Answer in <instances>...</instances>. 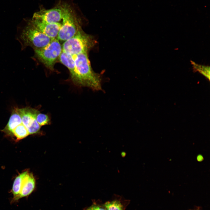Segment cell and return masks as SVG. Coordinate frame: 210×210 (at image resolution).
<instances>
[{"label": "cell", "mask_w": 210, "mask_h": 210, "mask_svg": "<svg viewBox=\"0 0 210 210\" xmlns=\"http://www.w3.org/2000/svg\"><path fill=\"white\" fill-rule=\"evenodd\" d=\"M77 80L76 85L89 88L93 90L102 89V78L100 74L92 70L88 53L74 55Z\"/></svg>", "instance_id": "1"}, {"label": "cell", "mask_w": 210, "mask_h": 210, "mask_svg": "<svg viewBox=\"0 0 210 210\" xmlns=\"http://www.w3.org/2000/svg\"><path fill=\"white\" fill-rule=\"evenodd\" d=\"M96 43L93 36L85 33L81 28L74 36L64 42L62 51L73 55L88 53Z\"/></svg>", "instance_id": "2"}, {"label": "cell", "mask_w": 210, "mask_h": 210, "mask_svg": "<svg viewBox=\"0 0 210 210\" xmlns=\"http://www.w3.org/2000/svg\"><path fill=\"white\" fill-rule=\"evenodd\" d=\"M62 20V23L57 38L59 41L64 42L74 36L81 28L74 12L67 4H65Z\"/></svg>", "instance_id": "3"}, {"label": "cell", "mask_w": 210, "mask_h": 210, "mask_svg": "<svg viewBox=\"0 0 210 210\" xmlns=\"http://www.w3.org/2000/svg\"><path fill=\"white\" fill-rule=\"evenodd\" d=\"M37 58L47 68L54 70V66L62 52V46L57 38H55L45 47L34 49Z\"/></svg>", "instance_id": "4"}, {"label": "cell", "mask_w": 210, "mask_h": 210, "mask_svg": "<svg viewBox=\"0 0 210 210\" xmlns=\"http://www.w3.org/2000/svg\"><path fill=\"white\" fill-rule=\"evenodd\" d=\"M20 38L25 46L32 47L34 49L45 47L54 39L48 37L30 24L22 31Z\"/></svg>", "instance_id": "5"}, {"label": "cell", "mask_w": 210, "mask_h": 210, "mask_svg": "<svg viewBox=\"0 0 210 210\" xmlns=\"http://www.w3.org/2000/svg\"><path fill=\"white\" fill-rule=\"evenodd\" d=\"M19 113L21 118L22 123L27 129L29 134L37 133L41 126L37 123L36 117L39 111L29 107L18 108Z\"/></svg>", "instance_id": "6"}, {"label": "cell", "mask_w": 210, "mask_h": 210, "mask_svg": "<svg viewBox=\"0 0 210 210\" xmlns=\"http://www.w3.org/2000/svg\"><path fill=\"white\" fill-rule=\"evenodd\" d=\"M65 4H60L53 8L42 9L34 14L33 18L48 23L60 22L62 20Z\"/></svg>", "instance_id": "7"}, {"label": "cell", "mask_w": 210, "mask_h": 210, "mask_svg": "<svg viewBox=\"0 0 210 210\" xmlns=\"http://www.w3.org/2000/svg\"><path fill=\"white\" fill-rule=\"evenodd\" d=\"M29 24L50 38H57L61 26L60 22L48 23L33 18Z\"/></svg>", "instance_id": "8"}, {"label": "cell", "mask_w": 210, "mask_h": 210, "mask_svg": "<svg viewBox=\"0 0 210 210\" xmlns=\"http://www.w3.org/2000/svg\"><path fill=\"white\" fill-rule=\"evenodd\" d=\"M35 185L36 182L34 177L32 173L28 172L24 179L19 195L12 203L29 196L35 189Z\"/></svg>", "instance_id": "9"}, {"label": "cell", "mask_w": 210, "mask_h": 210, "mask_svg": "<svg viewBox=\"0 0 210 210\" xmlns=\"http://www.w3.org/2000/svg\"><path fill=\"white\" fill-rule=\"evenodd\" d=\"M60 62L69 69L73 82L76 85L77 76L74 55L62 51L59 58Z\"/></svg>", "instance_id": "10"}, {"label": "cell", "mask_w": 210, "mask_h": 210, "mask_svg": "<svg viewBox=\"0 0 210 210\" xmlns=\"http://www.w3.org/2000/svg\"><path fill=\"white\" fill-rule=\"evenodd\" d=\"M22 123L21 118L18 111V108H15L7 125L2 131L7 135L12 136L13 131Z\"/></svg>", "instance_id": "11"}, {"label": "cell", "mask_w": 210, "mask_h": 210, "mask_svg": "<svg viewBox=\"0 0 210 210\" xmlns=\"http://www.w3.org/2000/svg\"><path fill=\"white\" fill-rule=\"evenodd\" d=\"M130 201L120 196H115L112 200L104 204L106 210H125Z\"/></svg>", "instance_id": "12"}, {"label": "cell", "mask_w": 210, "mask_h": 210, "mask_svg": "<svg viewBox=\"0 0 210 210\" xmlns=\"http://www.w3.org/2000/svg\"><path fill=\"white\" fill-rule=\"evenodd\" d=\"M27 171L22 173L15 178L12 186L11 192L13 197L11 200L12 203L19 195L25 176L27 173Z\"/></svg>", "instance_id": "13"}, {"label": "cell", "mask_w": 210, "mask_h": 210, "mask_svg": "<svg viewBox=\"0 0 210 210\" xmlns=\"http://www.w3.org/2000/svg\"><path fill=\"white\" fill-rule=\"evenodd\" d=\"M29 135L28 131L22 123L18 126L13 131L12 136H14L17 140L22 139Z\"/></svg>", "instance_id": "14"}, {"label": "cell", "mask_w": 210, "mask_h": 210, "mask_svg": "<svg viewBox=\"0 0 210 210\" xmlns=\"http://www.w3.org/2000/svg\"><path fill=\"white\" fill-rule=\"evenodd\" d=\"M194 70L198 71L204 76L209 80L210 77V67L209 66L200 65L191 61Z\"/></svg>", "instance_id": "15"}, {"label": "cell", "mask_w": 210, "mask_h": 210, "mask_svg": "<svg viewBox=\"0 0 210 210\" xmlns=\"http://www.w3.org/2000/svg\"><path fill=\"white\" fill-rule=\"evenodd\" d=\"M36 120L41 126L48 125L50 123L48 116L46 114L41 113L39 111L37 115Z\"/></svg>", "instance_id": "16"}, {"label": "cell", "mask_w": 210, "mask_h": 210, "mask_svg": "<svg viewBox=\"0 0 210 210\" xmlns=\"http://www.w3.org/2000/svg\"><path fill=\"white\" fill-rule=\"evenodd\" d=\"M84 210H106L104 204L100 201H93L92 204L90 206L85 208Z\"/></svg>", "instance_id": "17"}, {"label": "cell", "mask_w": 210, "mask_h": 210, "mask_svg": "<svg viewBox=\"0 0 210 210\" xmlns=\"http://www.w3.org/2000/svg\"><path fill=\"white\" fill-rule=\"evenodd\" d=\"M200 210V208L199 207H197L196 209L194 210Z\"/></svg>", "instance_id": "18"}]
</instances>
